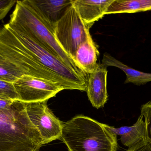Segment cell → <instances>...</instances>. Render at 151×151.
I'll return each mask as SVG.
<instances>
[{"label":"cell","mask_w":151,"mask_h":151,"mask_svg":"<svg viewBox=\"0 0 151 151\" xmlns=\"http://www.w3.org/2000/svg\"><path fill=\"white\" fill-rule=\"evenodd\" d=\"M8 24L11 28L24 32L58 57L78 75L88 80L72 59L63 50L56 40L54 29L34 8L28 0L17 1Z\"/></svg>","instance_id":"obj_1"},{"label":"cell","mask_w":151,"mask_h":151,"mask_svg":"<svg viewBox=\"0 0 151 151\" xmlns=\"http://www.w3.org/2000/svg\"><path fill=\"white\" fill-rule=\"evenodd\" d=\"M43 145L24 103L16 100L11 109L0 112V151H40Z\"/></svg>","instance_id":"obj_2"},{"label":"cell","mask_w":151,"mask_h":151,"mask_svg":"<svg viewBox=\"0 0 151 151\" xmlns=\"http://www.w3.org/2000/svg\"><path fill=\"white\" fill-rule=\"evenodd\" d=\"M61 141L68 151H117V136L91 118L78 115L63 123Z\"/></svg>","instance_id":"obj_3"},{"label":"cell","mask_w":151,"mask_h":151,"mask_svg":"<svg viewBox=\"0 0 151 151\" xmlns=\"http://www.w3.org/2000/svg\"><path fill=\"white\" fill-rule=\"evenodd\" d=\"M0 54L18 67L25 75L45 79L58 83L64 90L85 91L78 84L51 72L35 60L7 24L0 28Z\"/></svg>","instance_id":"obj_4"},{"label":"cell","mask_w":151,"mask_h":151,"mask_svg":"<svg viewBox=\"0 0 151 151\" xmlns=\"http://www.w3.org/2000/svg\"><path fill=\"white\" fill-rule=\"evenodd\" d=\"M89 33V29L83 24L72 3L54 28L56 40L73 60L78 47Z\"/></svg>","instance_id":"obj_5"},{"label":"cell","mask_w":151,"mask_h":151,"mask_svg":"<svg viewBox=\"0 0 151 151\" xmlns=\"http://www.w3.org/2000/svg\"><path fill=\"white\" fill-rule=\"evenodd\" d=\"M48 101L24 103L27 115L40 132L44 145L61 140L64 123L50 110Z\"/></svg>","instance_id":"obj_6"},{"label":"cell","mask_w":151,"mask_h":151,"mask_svg":"<svg viewBox=\"0 0 151 151\" xmlns=\"http://www.w3.org/2000/svg\"><path fill=\"white\" fill-rule=\"evenodd\" d=\"M13 84L19 100L24 103L48 100L64 90L58 83L29 75H24Z\"/></svg>","instance_id":"obj_7"},{"label":"cell","mask_w":151,"mask_h":151,"mask_svg":"<svg viewBox=\"0 0 151 151\" xmlns=\"http://www.w3.org/2000/svg\"><path fill=\"white\" fill-rule=\"evenodd\" d=\"M106 68L103 64H99L96 71L89 74L86 91L92 106L97 109L103 107L108 100Z\"/></svg>","instance_id":"obj_8"},{"label":"cell","mask_w":151,"mask_h":151,"mask_svg":"<svg viewBox=\"0 0 151 151\" xmlns=\"http://www.w3.org/2000/svg\"><path fill=\"white\" fill-rule=\"evenodd\" d=\"M114 1L72 0V4L85 26L90 29L96 21L105 15L107 8Z\"/></svg>","instance_id":"obj_9"},{"label":"cell","mask_w":151,"mask_h":151,"mask_svg":"<svg viewBox=\"0 0 151 151\" xmlns=\"http://www.w3.org/2000/svg\"><path fill=\"white\" fill-rule=\"evenodd\" d=\"M99 52L90 33L86 40L78 47L73 58L78 67L84 73L90 74L96 71L98 66Z\"/></svg>","instance_id":"obj_10"},{"label":"cell","mask_w":151,"mask_h":151,"mask_svg":"<svg viewBox=\"0 0 151 151\" xmlns=\"http://www.w3.org/2000/svg\"><path fill=\"white\" fill-rule=\"evenodd\" d=\"M41 16L53 27L63 16L72 0H28Z\"/></svg>","instance_id":"obj_11"},{"label":"cell","mask_w":151,"mask_h":151,"mask_svg":"<svg viewBox=\"0 0 151 151\" xmlns=\"http://www.w3.org/2000/svg\"><path fill=\"white\" fill-rule=\"evenodd\" d=\"M104 126L114 134L120 136V140L123 145L129 147L141 140L145 139V126L144 119L142 114L135 124L131 126L114 128L106 124Z\"/></svg>","instance_id":"obj_12"},{"label":"cell","mask_w":151,"mask_h":151,"mask_svg":"<svg viewBox=\"0 0 151 151\" xmlns=\"http://www.w3.org/2000/svg\"><path fill=\"white\" fill-rule=\"evenodd\" d=\"M102 64L106 67L113 66L121 69L127 75L125 83H132L137 86H141L151 82V73L135 70L114 58L108 53L104 54Z\"/></svg>","instance_id":"obj_13"},{"label":"cell","mask_w":151,"mask_h":151,"mask_svg":"<svg viewBox=\"0 0 151 151\" xmlns=\"http://www.w3.org/2000/svg\"><path fill=\"white\" fill-rule=\"evenodd\" d=\"M151 10V0H114L106 12V14L135 13Z\"/></svg>","instance_id":"obj_14"},{"label":"cell","mask_w":151,"mask_h":151,"mask_svg":"<svg viewBox=\"0 0 151 151\" xmlns=\"http://www.w3.org/2000/svg\"><path fill=\"white\" fill-rule=\"evenodd\" d=\"M24 75L18 67L0 54V80L14 83Z\"/></svg>","instance_id":"obj_15"},{"label":"cell","mask_w":151,"mask_h":151,"mask_svg":"<svg viewBox=\"0 0 151 151\" xmlns=\"http://www.w3.org/2000/svg\"><path fill=\"white\" fill-rule=\"evenodd\" d=\"M141 110L145 123V139L151 145V101L143 105Z\"/></svg>","instance_id":"obj_16"},{"label":"cell","mask_w":151,"mask_h":151,"mask_svg":"<svg viewBox=\"0 0 151 151\" xmlns=\"http://www.w3.org/2000/svg\"><path fill=\"white\" fill-rule=\"evenodd\" d=\"M0 96L12 100H19L13 83L1 80H0Z\"/></svg>","instance_id":"obj_17"},{"label":"cell","mask_w":151,"mask_h":151,"mask_svg":"<svg viewBox=\"0 0 151 151\" xmlns=\"http://www.w3.org/2000/svg\"><path fill=\"white\" fill-rule=\"evenodd\" d=\"M17 1L15 0H0V21L6 17Z\"/></svg>","instance_id":"obj_18"},{"label":"cell","mask_w":151,"mask_h":151,"mask_svg":"<svg viewBox=\"0 0 151 151\" xmlns=\"http://www.w3.org/2000/svg\"><path fill=\"white\" fill-rule=\"evenodd\" d=\"M127 151H151V145L146 139H144L129 146Z\"/></svg>","instance_id":"obj_19"},{"label":"cell","mask_w":151,"mask_h":151,"mask_svg":"<svg viewBox=\"0 0 151 151\" xmlns=\"http://www.w3.org/2000/svg\"><path fill=\"white\" fill-rule=\"evenodd\" d=\"M15 101L0 96V112L7 111L11 109Z\"/></svg>","instance_id":"obj_20"}]
</instances>
